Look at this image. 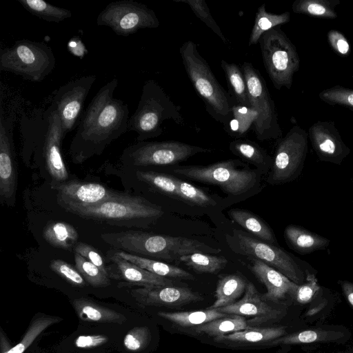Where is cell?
<instances>
[{
	"label": "cell",
	"instance_id": "d4e9b609",
	"mask_svg": "<svg viewBox=\"0 0 353 353\" xmlns=\"http://www.w3.org/2000/svg\"><path fill=\"white\" fill-rule=\"evenodd\" d=\"M72 304L79 318L83 321L122 324L126 321L122 314L88 299H76Z\"/></svg>",
	"mask_w": 353,
	"mask_h": 353
},
{
	"label": "cell",
	"instance_id": "4fadbf2b",
	"mask_svg": "<svg viewBox=\"0 0 353 353\" xmlns=\"http://www.w3.org/2000/svg\"><path fill=\"white\" fill-rule=\"evenodd\" d=\"M212 151L210 148L175 141H140L126 148L123 159L138 167L171 165L199 153Z\"/></svg>",
	"mask_w": 353,
	"mask_h": 353
},
{
	"label": "cell",
	"instance_id": "6da1fadb",
	"mask_svg": "<svg viewBox=\"0 0 353 353\" xmlns=\"http://www.w3.org/2000/svg\"><path fill=\"white\" fill-rule=\"evenodd\" d=\"M118 79L103 85L83 112L70 143L74 162L81 163L100 154L113 141L128 131V105L114 98Z\"/></svg>",
	"mask_w": 353,
	"mask_h": 353
},
{
	"label": "cell",
	"instance_id": "5b68a950",
	"mask_svg": "<svg viewBox=\"0 0 353 353\" xmlns=\"http://www.w3.org/2000/svg\"><path fill=\"white\" fill-rule=\"evenodd\" d=\"M172 120L183 125L181 107L174 103L163 88L154 80L144 83L136 110L130 117L128 131L137 134L138 142L155 138L163 133V123Z\"/></svg>",
	"mask_w": 353,
	"mask_h": 353
},
{
	"label": "cell",
	"instance_id": "e575fe53",
	"mask_svg": "<svg viewBox=\"0 0 353 353\" xmlns=\"http://www.w3.org/2000/svg\"><path fill=\"white\" fill-rule=\"evenodd\" d=\"M340 0H295L292 6L293 12L310 17L334 19L338 17L336 6Z\"/></svg>",
	"mask_w": 353,
	"mask_h": 353
},
{
	"label": "cell",
	"instance_id": "d6a6232c",
	"mask_svg": "<svg viewBox=\"0 0 353 353\" xmlns=\"http://www.w3.org/2000/svg\"><path fill=\"white\" fill-rule=\"evenodd\" d=\"M229 148L235 155L259 168L268 169L272 167V158L252 141L238 139L230 142Z\"/></svg>",
	"mask_w": 353,
	"mask_h": 353
},
{
	"label": "cell",
	"instance_id": "4dcf8cb0",
	"mask_svg": "<svg viewBox=\"0 0 353 353\" xmlns=\"http://www.w3.org/2000/svg\"><path fill=\"white\" fill-rule=\"evenodd\" d=\"M44 240L54 248L71 250L77 243L79 234L70 224L62 221L48 223L43 230Z\"/></svg>",
	"mask_w": 353,
	"mask_h": 353
},
{
	"label": "cell",
	"instance_id": "83f0119b",
	"mask_svg": "<svg viewBox=\"0 0 353 353\" xmlns=\"http://www.w3.org/2000/svg\"><path fill=\"white\" fill-rule=\"evenodd\" d=\"M228 214L234 222L264 242L274 245L277 244L272 229L258 216L242 209H232L228 211Z\"/></svg>",
	"mask_w": 353,
	"mask_h": 353
},
{
	"label": "cell",
	"instance_id": "7bdbcfd3",
	"mask_svg": "<svg viewBox=\"0 0 353 353\" xmlns=\"http://www.w3.org/2000/svg\"><path fill=\"white\" fill-rule=\"evenodd\" d=\"M319 97L329 105L345 107L353 111V88L336 85L323 90Z\"/></svg>",
	"mask_w": 353,
	"mask_h": 353
},
{
	"label": "cell",
	"instance_id": "9a60e30c",
	"mask_svg": "<svg viewBox=\"0 0 353 353\" xmlns=\"http://www.w3.org/2000/svg\"><path fill=\"white\" fill-rule=\"evenodd\" d=\"M16 106L4 113L0 109V203L9 207L14 205L18 184V172L13 141L16 121Z\"/></svg>",
	"mask_w": 353,
	"mask_h": 353
},
{
	"label": "cell",
	"instance_id": "7c38bea8",
	"mask_svg": "<svg viewBox=\"0 0 353 353\" xmlns=\"http://www.w3.org/2000/svg\"><path fill=\"white\" fill-rule=\"evenodd\" d=\"M307 151V132L299 125L292 126L276 145L268 183L279 185L296 179L303 170Z\"/></svg>",
	"mask_w": 353,
	"mask_h": 353
},
{
	"label": "cell",
	"instance_id": "ba28073f",
	"mask_svg": "<svg viewBox=\"0 0 353 353\" xmlns=\"http://www.w3.org/2000/svg\"><path fill=\"white\" fill-rule=\"evenodd\" d=\"M259 43L265 70L274 88L290 89L294 74L300 68L296 46L280 26L265 32Z\"/></svg>",
	"mask_w": 353,
	"mask_h": 353
},
{
	"label": "cell",
	"instance_id": "8fae6325",
	"mask_svg": "<svg viewBox=\"0 0 353 353\" xmlns=\"http://www.w3.org/2000/svg\"><path fill=\"white\" fill-rule=\"evenodd\" d=\"M241 68L245 79L251 108L256 113L253 124L256 138L260 141L279 139L282 136V130L265 81L252 63L244 61Z\"/></svg>",
	"mask_w": 353,
	"mask_h": 353
},
{
	"label": "cell",
	"instance_id": "11a10c76",
	"mask_svg": "<svg viewBox=\"0 0 353 353\" xmlns=\"http://www.w3.org/2000/svg\"><path fill=\"white\" fill-rule=\"evenodd\" d=\"M352 79H353V75L352 76Z\"/></svg>",
	"mask_w": 353,
	"mask_h": 353
},
{
	"label": "cell",
	"instance_id": "f5cc1de1",
	"mask_svg": "<svg viewBox=\"0 0 353 353\" xmlns=\"http://www.w3.org/2000/svg\"><path fill=\"white\" fill-rule=\"evenodd\" d=\"M339 283L347 300L353 307V283L347 281H339Z\"/></svg>",
	"mask_w": 353,
	"mask_h": 353
},
{
	"label": "cell",
	"instance_id": "f35d334b",
	"mask_svg": "<svg viewBox=\"0 0 353 353\" xmlns=\"http://www.w3.org/2000/svg\"><path fill=\"white\" fill-rule=\"evenodd\" d=\"M137 176L140 181L150 185L158 191L179 199L174 176L153 171H138Z\"/></svg>",
	"mask_w": 353,
	"mask_h": 353
},
{
	"label": "cell",
	"instance_id": "836d02e7",
	"mask_svg": "<svg viewBox=\"0 0 353 353\" xmlns=\"http://www.w3.org/2000/svg\"><path fill=\"white\" fill-rule=\"evenodd\" d=\"M290 20L288 11L281 14H274L266 11L265 4H261L257 9L254 25L250 32L248 46L259 43L261 37L272 28L287 23Z\"/></svg>",
	"mask_w": 353,
	"mask_h": 353
},
{
	"label": "cell",
	"instance_id": "d590c367",
	"mask_svg": "<svg viewBox=\"0 0 353 353\" xmlns=\"http://www.w3.org/2000/svg\"><path fill=\"white\" fill-rule=\"evenodd\" d=\"M17 1L28 12L48 22L60 23L72 15L70 10L43 0Z\"/></svg>",
	"mask_w": 353,
	"mask_h": 353
},
{
	"label": "cell",
	"instance_id": "7402d4cb",
	"mask_svg": "<svg viewBox=\"0 0 353 353\" xmlns=\"http://www.w3.org/2000/svg\"><path fill=\"white\" fill-rule=\"evenodd\" d=\"M251 270L267 289L261 294L265 301L278 302L287 296L294 297L298 284L278 270L256 259H252Z\"/></svg>",
	"mask_w": 353,
	"mask_h": 353
},
{
	"label": "cell",
	"instance_id": "30bf717a",
	"mask_svg": "<svg viewBox=\"0 0 353 353\" xmlns=\"http://www.w3.org/2000/svg\"><path fill=\"white\" fill-rule=\"evenodd\" d=\"M237 251L259 259L278 270L294 283L301 285L315 270L307 262L301 261L283 249L257 240L240 230L234 231Z\"/></svg>",
	"mask_w": 353,
	"mask_h": 353
},
{
	"label": "cell",
	"instance_id": "3957f363",
	"mask_svg": "<svg viewBox=\"0 0 353 353\" xmlns=\"http://www.w3.org/2000/svg\"><path fill=\"white\" fill-rule=\"evenodd\" d=\"M101 238L115 250L167 261H179L181 256L192 253L216 254L221 251L192 239L137 230L103 233Z\"/></svg>",
	"mask_w": 353,
	"mask_h": 353
},
{
	"label": "cell",
	"instance_id": "74e56055",
	"mask_svg": "<svg viewBox=\"0 0 353 353\" xmlns=\"http://www.w3.org/2000/svg\"><path fill=\"white\" fill-rule=\"evenodd\" d=\"M62 321L58 316L38 314L31 321L26 332L18 344L6 353H23L34 340L47 327Z\"/></svg>",
	"mask_w": 353,
	"mask_h": 353
},
{
	"label": "cell",
	"instance_id": "7dc6e473",
	"mask_svg": "<svg viewBox=\"0 0 353 353\" xmlns=\"http://www.w3.org/2000/svg\"><path fill=\"white\" fill-rule=\"evenodd\" d=\"M50 268L70 283L79 287L85 285V280L79 272L67 262L61 259H54L50 261Z\"/></svg>",
	"mask_w": 353,
	"mask_h": 353
},
{
	"label": "cell",
	"instance_id": "5bb4252c",
	"mask_svg": "<svg viewBox=\"0 0 353 353\" xmlns=\"http://www.w3.org/2000/svg\"><path fill=\"white\" fill-rule=\"evenodd\" d=\"M97 24L107 26L119 36L127 37L139 30L159 26L155 12L146 5L132 0L108 3L99 14Z\"/></svg>",
	"mask_w": 353,
	"mask_h": 353
},
{
	"label": "cell",
	"instance_id": "9c48e42d",
	"mask_svg": "<svg viewBox=\"0 0 353 353\" xmlns=\"http://www.w3.org/2000/svg\"><path fill=\"white\" fill-rule=\"evenodd\" d=\"M240 165L239 160L232 159L206 166H177L172 171L193 181L219 186L224 192L238 196L250 190L256 182V173L239 168Z\"/></svg>",
	"mask_w": 353,
	"mask_h": 353
},
{
	"label": "cell",
	"instance_id": "1f68e13d",
	"mask_svg": "<svg viewBox=\"0 0 353 353\" xmlns=\"http://www.w3.org/2000/svg\"><path fill=\"white\" fill-rule=\"evenodd\" d=\"M158 315L182 327H193L216 319L230 316L220 312L216 309L208 308L203 310L191 312H159Z\"/></svg>",
	"mask_w": 353,
	"mask_h": 353
},
{
	"label": "cell",
	"instance_id": "681fc988",
	"mask_svg": "<svg viewBox=\"0 0 353 353\" xmlns=\"http://www.w3.org/2000/svg\"><path fill=\"white\" fill-rule=\"evenodd\" d=\"M74 252L90 261L109 276L108 266L101 254L92 245L85 243H77L74 248Z\"/></svg>",
	"mask_w": 353,
	"mask_h": 353
},
{
	"label": "cell",
	"instance_id": "f546056e",
	"mask_svg": "<svg viewBox=\"0 0 353 353\" xmlns=\"http://www.w3.org/2000/svg\"><path fill=\"white\" fill-rule=\"evenodd\" d=\"M251 327L246 319L241 316L230 315L214 319L208 323L191 327L197 334L208 335L214 339L225 334L244 330Z\"/></svg>",
	"mask_w": 353,
	"mask_h": 353
},
{
	"label": "cell",
	"instance_id": "52a82bcc",
	"mask_svg": "<svg viewBox=\"0 0 353 353\" xmlns=\"http://www.w3.org/2000/svg\"><path fill=\"white\" fill-rule=\"evenodd\" d=\"M55 65L52 48L44 42L20 39L0 50V70L32 82L42 81Z\"/></svg>",
	"mask_w": 353,
	"mask_h": 353
},
{
	"label": "cell",
	"instance_id": "4316f807",
	"mask_svg": "<svg viewBox=\"0 0 353 353\" xmlns=\"http://www.w3.org/2000/svg\"><path fill=\"white\" fill-rule=\"evenodd\" d=\"M248 283L239 275L229 274L221 277L216 285L214 303L208 309L230 305L245 292Z\"/></svg>",
	"mask_w": 353,
	"mask_h": 353
},
{
	"label": "cell",
	"instance_id": "7a4b0ae2",
	"mask_svg": "<svg viewBox=\"0 0 353 353\" xmlns=\"http://www.w3.org/2000/svg\"><path fill=\"white\" fill-rule=\"evenodd\" d=\"M19 130L23 150L28 154L39 153L53 180L65 182L68 178L61 153L65 136L54 106L50 104L46 109H35L22 114L19 119Z\"/></svg>",
	"mask_w": 353,
	"mask_h": 353
},
{
	"label": "cell",
	"instance_id": "d6986e66",
	"mask_svg": "<svg viewBox=\"0 0 353 353\" xmlns=\"http://www.w3.org/2000/svg\"><path fill=\"white\" fill-rule=\"evenodd\" d=\"M57 190L58 202L63 208L94 205L119 193L100 183L77 180L62 182L57 186Z\"/></svg>",
	"mask_w": 353,
	"mask_h": 353
},
{
	"label": "cell",
	"instance_id": "ab89813d",
	"mask_svg": "<svg viewBox=\"0 0 353 353\" xmlns=\"http://www.w3.org/2000/svg\"><path fill=\"white\" fill-rule=\"evenodd\" d=\"M232 119L226 129L228 133L241 137L250 128L256 118V112L252 109L241 106L234 102L232 107Z\"/></svg>",
	"mask_w": 353,
	"mask_h": 353
},
{
	"label": "cell",
	"instance_id": "44dd1931",
	"mask_svg": "<svg viewBox=\"0 0 353 353\" xmlns=\"http://www.w3.org/2000/svg\"><path fill=\"white\" fill-rule=\"evenodd\" d=\"M107 258L112 264L108 266L109 277L123 280L134 285L142 287L174 285L176 282L165 277L152 273L110 251Z\"/></svg>",
	"mask_w": 353,
	"mask_h": 353
},
{
	"label": "cell",
	"instance_id": "e0dca14e",
	"mask_svg": "<svg viewBox=\"0 0 353 353\" xmlns=\"http://www.w3.org/2000/svg\"><path fill=\"white\" fill-rule=\"evenodd\" d=\"M307 134L312 149L321 161L341 165L350 153L333 121L315 122Z\"/></svg>",
	"mask_w": 353,
	"mask_h": 353
},
{
	"label": "cell",
	"instance_id": "db71d44e",
	"mask_svg": "<svg viewBox=\"0 0 353 353\" xmlns=\"http://www.w3.org/2000/svg\"><path fill=\"white\" fill-rule=\"evenodd\" d=\"M12 347H11L10 343L8 341L6 334L1 329L0 331V348L1 353H6L7 351L10 350Z\"/></svg>",
	"mask_w": 353,
	"mask_h": 353
},
{
	"label": "cell",
	"instance_id": "ee69618b",
	"mask_svg": "<svg viewBox=\"0 0 353 353\" xmlns=\"http://www.w3.org/2000/svg\"><path fill=\"white\" fill-rule=\"evenodd\" d=\"M174 2L186 3L191 8L194 14L210 28L224 43L228 41L221 30L219 26L214 19L210 10L203 0H173Z\"/></svg>",
	"mask_w": 353,
	"mask_h": 353
},
{
	"label": "cell",
	"instance_id": "c3c4849f",
	"mask_svg": "<svg viewBox=\"0 0 353 353\" xmlns=\"http://www.w3.org/2000/svg\"><path fill=\"white\" fill-rule=\"evenodd\" d=\"M320 291V286L317 283L315 274H310L305 283L298 285L294 297L301 304L310 302Z\"/></svg>",
	"mask_w": 353,
	"mask_h": 353
},
{
	"label": "cell",
	"instance_id": "f1b7e54d",
	"mask_svg": "<svg viewBox=\"0 0 353 353\" xmlns=\"http://www.w3.org/2000/svg\"><path fill=\"white\" fill-rule=\"evenodd\" d=\"M221 66L225 75L229 94L234 102L241 106L251 108L247 84L241 67L225 60L221 61Z\"/></svg>",
	"mask_w": 353,
	"mask_h": 353
},
{
	"label": "cell",
	"instance_id": "f907efd6",
	"mask_svg": "<svg viewBox=\"0 0 353 353\" xmlns=\"http://www.w3.org/2000/svg\"><path fill=\"white\" fill-rule=\"evenodd\" d=\"M327 37L330 46L337 55L341 57L350 55V45L343 32L337 30H330L327 32Z\"/></svg>",
	"mask_w": 353,
	"mask_h": 353
},
{
	"label": "cell",
	"instance_id": "2e32d148",
	"mask_svg": "<svg viewBox=\"0 0 353 353\" xmlns=\"http://www.w3.org/2000/svg\"><path fill=\"white\" fill-rule=\"evenodd\" d=\"M96 79L95 75L81 77L61 85L55 92L51 104L58 113L65 137L78 126L85 101Z\"/></svg>",
	"mask_w": 353,
	"mask_h": 353
},
{
	"label": "cell",
	"instance_id": "816d5d0a",
	"mask_svg": "<svg viewBox=\"0 0 353 353\" xmlns=\"http://www.w3.org/2000/svg\"><path fill=\"white\" fill-rule=\"evenodd\" d=\"M108 341V337L103 334L81 335L74 341V344L79 348H92L101 345Z\"/></svg>",
	"mask_w": 353,
	"mask_h": 353
},
{
	"label": "cell",
	"instance_id": "60d3db41",
	"mask_svg": "<svg viewBox=\"0 0 353 353\" xmlns=\"http://www.w3.org/2000/svg\"><path fill=\"white\" fill-rule=\"evenodd\" d=\"M75 268L92 286L95 288L106 287L110 285V277L99 268L81 256L74 253Z\"/></svg>",
	"mask_w": 353,
	"mask_h": 353
},
{
	"label": "cell",
	"instance_id": "603a6c76",
	"mask_svg": "<svg viewBox=\"0 0 353 353\" xmlns=\"http://www.w3.org/2000/svg\"><path fill=\"white\" fill-rule=\"evenodd\" d=\"M284 237L288 246L302 255L325 250L330 243V239L293 224L286 226Z\"/></svg>",
	"mask_w": 353,
	"mask_h": 353
},
{
	"label": "cell",
	"instance_id": "277c9868",
	"mask_svg": "<svg viewBox=\"0 0 353 353\" xmlns=\"http://www.w3.org/2000/svg\"><path fill=\"white\" fill-rule=\"evenodd\" d=\"M179 53L188 77L204 102L207 112L227 129L232 117V97L220 85L192 41L184 42L179 48Z\"/></svg>",
	"mask_w": 353,
	"mask_h": 353
},
{
	"label": "cell",
	"instance_id": "ac0fdd59",
	"mask_svg": "<svg viewBox=\"0 0 353 353\" xmlns=\"http://www.w3.org/2000/svg\"><path fill=\"white\" fill-rule=\"evenodd\" d=\"M216 310L228 315L253 316L252 321H248L251 327L277 320L283 315L282 310L271 306L262 298V295L252 283H248L244 294L240 300Z\"/></svg>",
	"mask_w": 353,
	"mask_h": 353
},
{
	"label": "cell",
	"instance_id": "484cf974",
	"mask_svg": "<svg viewBox=\"0 0 353 353\" xmlns=\"http://www.w3.org/2000/svg\"><path fill=\"white\" fill-rule=\"evenodd\" d=\"M284 327H250L244 330L225 334L214 339L216 343L252 344L258 343H270L285 335Z\"/></svg>",
	"mask_w": 353,
	"mask_h": 353
},
{
	"label": "cell",
	"instance_id": "b9f144b4",
	"mask_svg": "<svg viewBox=\"0 0 353 353\" xmlns=\"http://www.w3.org/2000/svg\"><path fill=\"white\" fill-rule=\"evenodd\" d=\"M179 199L192 205L208 207L214 206L216 202L202 190L191 183L175 177Z\"/></svg>",
	"mask_w": 353,
	"mask_h": 353
},
{
	"label": "cell",
	"instance_id": "8d00e7d4",
	"mask_svg": "<svg viewBox=\"0 0 353 353\" xmlns=\"http://www.w3.org/2000/svg\"><path fill=\"white\" fill-rule=\"evenodd\" d=\"M179 261L198 273L215 274L223 269L228 260L223 256L205 253H192L181 256Z\"/></svg>",
	"mask_w": 353,
	"mask_h": 353
},
{
	"label": "cell",
	"instance_id": "f6af8a7d",
	"mask_svg": "<svg viewBox=\"0 0 353 353\" xmlns=\"http://www.w3.org/2000/svg\"><path fill=\"white\" fill-rule=\"evenodd\" d=\"M327 337L330 336L326 335L325 332L309 330L284 335L270 342L269 345L310 343L325 340Z\"/></svg>",
	"mask_w": 353,
	"mask_h": 353
},
{
	"label": "cell",
	"instance_id": "bcb514c9",
	"mask_svg": "<svg viewBox=\"0 0 353 353\" xmlns=\"http://www.w3.org/2000/svg\"><path fill=\"white\" fill-rule=\"evenodd\" d=\"M151 340V333L147 326H136L125 336L123 344L130 351H139L145 348Z\"/></svg>",
	"mask_w": 353,
	"mask_h": 353
},
{
	"label": "cell",
	"instance_id": "ffe728a7",
	"mask_svg": "<svg viewBox=\"0 0 353 353\" xmlns=\"http://www.w3.org/2000/svg\"><path fill=\"white\" fill-rule=\"evenodd\" d=\"M131 294L137 303L143 306L176 307L203 299L192 289L175 285L141 287L133 289Z\"/></svg>",
	"mask_w": 353,
	"mask_h": 353
},
{
	"label": "cell",
	"instance_id": "cb8c5ba5",
	"mask_svg": "<svg viewBox=\"0 0 353 353\" xmlns=\"http://www.w3.org/2000/svg\"><path fill=\"white\" fill-rule=\"evenodd\" d=\"M110 251L112 254L157 275L170 279L194 280L192 274L177 266L157 260L131 254L115 249Z\"/></svg>",
	"mask_w": 353,
	"mask_h": 353
},
{
	"label": "cell",
	"instance_id": "8992f818",
	"mask_svg": "<svg viewBox=\"0 0 353 353\" xmlns=\"http://www.w3.org/2000/svg\"><path fill=\"white\" fill-rule=\"evenodd\" d=\"M64 208L83 219L120 225H133L138 220L159 218L163 214L160 206L143 197L124 193L94 205Z\"/></svg>",
	"mask_w": 353,
	"mask_h": 353
}]
</instances>
